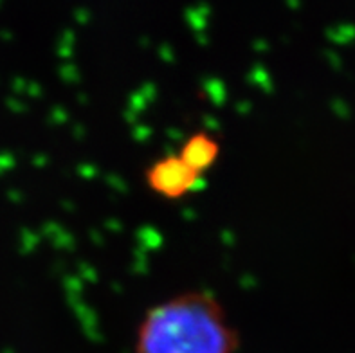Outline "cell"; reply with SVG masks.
<instances>
[{"mask_svg": "<svg viewBox=\"0 0 355 353\" xmlns=\"http://www.w3.org/2000/svg\"><path fill=\"white\" fill-rule=\"evenodd\" d=\"M177 155L193 169L195 173L206 177V173L211 171L219 162L220 155H222V145H220L219 137L210 132L197 130L182 141Z\"/></svg>", "mask_w": 355, "mask_h": 353, "instance_id": "obj_3", "label": "cell"}, {"mask_svg": "<svg viewBox=\"0 0 355 353\" xmlns=\"http://www.w3.org/2000/svg\"><path fill=\"white\" fill-rule=\"evenodd\" d=\"M146 189L162 200H182L190 197L204 182V177L195 173L177 151L151 160L143 173Z\"/></svg>", "mask_w": 355, "mask_h": 353, "instance_id": "obj_2", "label": "cell"}, {"mask_svg": "<svg viewBox=\"0 0 355 353\" xmlns=\"http://www.w3.org/2000/svg\"><path fill=\"white\" fill-rule=\"evenodd\" d=\"M240 334L224 303L210 291H186L143 314L134 353H236Z\"/></svg>", "mask_w": 355, "mask_h": 353, "instance_id": "obj_1", "label": "cell"}]
</instances>
